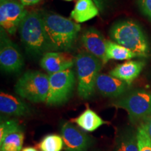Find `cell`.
<instances>
[{"label":"cell","mask_w":151,"mask_h":151,"mask_svg":"<svg viewBox=\"0 0 151 151\" xmlns=\"http://www.w3.org/2000/svg\"><path fill=\"white\" fill-rule=\"evenodd\" d=\"M99 12L92 0H77L70 16L76 23H82L94 18L99 15Z\"/></svg>","instance_id":"16"},{"label":"cell","mask_w":151,"mask_h":151,"mask_svg":"<svg viewBox=\"0 0 151 151\" xmlns=\"http://www.w3.org/2000/svg\"><path fill=\"white\" fill-rule=\"evenodd\" d=\"M0 65L1 69L6 73L18 72L24 65L23 57L18 47L2 29L0 38Z\"/></svg>","instance_id":"9"},{"label":"cell","mask_w":151,"mask_h":151,"mask_svg":"<svg viewBox=\"0 0 151 151\" xmlns=\"http://www.w3.org/2000/svg\"><path fill=\"white\" fill-rule=\"evenodd\" d=\"M115 151H139L137 134L124 133L117 138Z\"/></svg>","instance_id":"20"},{"label":"cell","mask_w":151,"mask_h":151,"mask_svg":"<svg viewBox=\"0 0 151 151\" xmlns=\"http://www.w3.org/2000/svg\"><path fill=\"white\" fill-rule=\"evenodd\" d=\"M65 1H73V0H65Z\"/></svg>","instance_id":"29"},{"label":"cell","mask_w":151,"mask_h":151,"mask_svg":"<svg viewBox=\"0 0 151 151\" xmlns=\"http://www.w3.org/2000/svg\"><path fill=\"white\" fill-rule=\"evenodd\" d=\"M24 133L22 129L9 134L0 141L1 151H20L24 141Z\"/></svg>","instance_id":"19"},{"label":"cell","mask_w":151,"mask_h":151,"mask_svg":"<svg viewBox=\"0 0 151 151\" xmlns=\"http://www.w3.org/2000/svg\"><path fill=\"white\" fill-rule=\"evenodd\" d=\"M139 5L145 16L151 20V0H140Z\"/></svg>","instance_id":"24"},{"label":"cell","mask_w":151,"mask_h":151,"mask_svg":"<svg viewBox=\"0 0 151 151\" xmlns=\"http://www.w3.org/2000/svg\"><path fill=\"white\" fill-rule=\"evenodd\" d=\"M75 65L78 77V93L82 99H90L95 92L96 81L102 62L88 52H81L76 56Z\"/></svg>","instance_id":"4"},{"label":"cell","mask_w":151,"mask_h":151,"mask_svg":"<svg viewBox=\"0 0 151 151\" xmlns=\"http://www.w3.org/2000/svg\"><path fill=\"white\" fill-rule=\"evenodd\" d=\"M81 41L87 52L98 58L103 65L109 61L106 58V40L99 31L93 27L86 29Z\"/></svg>","instance_id":"11"},{"label":"cell","mask_w":151,"mask_h":151,"mask_svg":"<svg viewBox=\"0 0 151 151\" xmlns=\"http://www.w3.org/2000/svg\"><path fill=\"white\" fill-rule=\"evenodd\" d=\"M137 57V54L125 47L114 41L106 40V58L108 60H127Z\"/></svg>","instance_id":"18"},{"label":"cell","mask_w":151,"mask_h":151,"mask_svg":"<svg viewBox=\"0 0 151 151\" xmlns=\"http://www.w3.org/2000/svg\"><path fill=\"white\" fill-rule=\"evenodd\" d=\"M97 6L100 12H104L108 6L110 0H92Z\"/></svg>","instance_id":"25"},{"label":"cell","mask_w":151,"mask_h":151,"mask_svg":"<svg viewBox=\"0 0 151 151\" xmlns=\"http://www.w3.org/2000/svg\"><path fill=\"white\" fill-rule=\"evenodd\" d=\"M0 111L9 116L20 117L30 114L32 109L22 99L1 92L0 94Z\"/></svg>","instance_id":"14"},{"label":"cell","mask_w":151,"mask_h":151,"mask_svg":"<svg viewBox=\"0 0 151 151\" xmlns=\"http://www.w3.org/2000/svg\"><path fill=\"white\" fill-rule=\"evenodd\" d=\"M27 13L17 0H0L1 29L9 35H14Z\"/></svg>","instance_id":"8"},{"label":"cell","mask_w":151,"mask_h":151,"mask_svg":"<svg viewBox=\"0 0 151 151\" xmlns=\"http://www.w3.org/2000/svg\"><path fill=\"white\" fill-rule=\"evenodd\" d=\"M39 147L41 151H61L64 147V142L62 137L51 134L43 138Z\"/></svg>","instance_id":"21"},{"label":"cell","mask_w":151,"mask_h":151,"mask_svg":"<svg viewBox=\"0 0 151 151\" xmlns=\"http://www.w3.org/2000/svg\"><path fill=\"white\" fill-rule=\"evenodd\" d=\"M130 85L111 75L101 73L96 81V89L101 95L108 97H118L129 88Z\"/></svg>","instance_id":"13"},{"label":"cell","mask_w":151,"mask_h":151,"mask_svg":"<svg viewBox=\"0 0 151 151\" xmlns=\"http://www.w3.org/2000/svg\"><path fill=\"white\" fill-rule=\"evenodd\" d=\"M22 151H38L37 149L32 148V147H27V148H24L22 150Z\"/></svg>","instance_id":"28"},{"label":"cell","mask_w":151,"mask_h":151,"mask_svg":"<svg viewBox=\"0 0 151 151\" xmlns=\"http://www.w3.org/2000/svg\"><path fill=\"white\" fill-rule=\"evenodd\" d=\"M145 65L146 63L143 60H129L113 69L109 75L131 85L132 81L140 74Z\"/></svg>","instance_id":"15"},{"label":"cell","mask_w":151,"mask_h":151,"mask_svg":"<svg viewBox=\"0 0 151 151\" xmlns=\"http://www.w3.org/2000/svg\"><path fill=\"white\" fill-rule=\"evenodd\" d=\"M49 92L48 106H60L67 102L74 90L75 74L71 69L48 74Z\"/></svg>","instance_id":"7"},{"label":"cell","mask_w":151,"mask_h":151,"mask_svg":"<svg viewBox=\"0 0 151 151\" xmlns=\"http://www.w3.org/2000/svg\"><path fill=\"white\" fill-rule=\"evenodd\" d=\"M137 138L139 151H151V140L142 123L137 129Z\"/></svg>","instance_id":"22"},{"label":"cell","mask_w":151,"mask_h":151,"mask_svg":"<svg viewBox=\"0 0 151 151\" xmlns=\"http://www.w3.org/2000/svg\"><path fill=\"white\" fill-rule=\"evenodd\" d=\"M61 137L66 151H86L91 143L86 133L69 122L62 125Z\"/></svg>","instance_id":"10"},{"label":"cell","mask_w":151,"mask_h":151,"mask_svg":"<svg viewBox=\"0 0 151 151\" xmlns=\"http://www.w3.org/2000/svg\"><path fill=\"white\" fill-rule=\"evenodd\" d=\"M19 96L34 103L46 101L49 92L48 76L38 71H27L15 85Z\"/></svg>","instance_id":"5"},{"label":"cell","mask_w":151,"mask_h":151,"mask_svg":"<svg viewBox=\"0 0 151 151\" xmlns=\"http://www.w3.org/2000/svg\"><path fill=\"white\" fill-rule=\"evenodd\" d=\"M41 0H20V3L24 6H32L37 4Z\"/></svg>","instance_id":"27"},{"label":"cell","mask_w":151,"mask_h":151,"mask_svg":"<svg viewBox=\"0 0 151 151\" xmlns=\"http://www.w3.org/2000/svg\"><path fill=\"white\" fill-rule=\"evenodd\" d=\"M113 105L127 111L132 122H144L151 115V93L145 90H134Z\"/></svg>","instance_id":"6"},{"label":"cell","mask_w":151,"mask_h":151,"mask_svg":"<svg viewBox=\"0 0 151 151\" xmlns=\"http://www.w3.org/2000/svg\"><path fill=\"white\" fill-rule=\"evenodd\" d=\"M19 130H21V128L16 120L1 122L0 125V141L2 140L6 135Z\"/></svg>","instance_id":"23"},{"label":"cell","mask_w":151,"mask_h":151,"mask_svg":"<svg viewBox=\"0 0 151 151\" xmlns=\"http://www.w3.org/2000/svg\"><path fill=\"white\" fill-rule=\"evenodd\" d=\"M74 122L81 129L87 132H93L106 123L101 117L90 109H87L78 118L74 119Z\"/></svg>","instance_id":"17"},{"label":"cell","mask_w":151,"mask_h":151,"mask_svg":"<svg viewBox=\"0 0 151 151\" xmlns=\"http://www.w3.org/2000/svg\"><path fill=\"white\" fill-rule=\"evenodd\" d=\"M73 65L75 58L65 52H47L43 55L40 62L41 67L48 74L70 69Z\"/></svg>","instance_id":"12"},{"label":"cell","mask_w":151,"mask_h":151,"mask_svg":"<svg viewBox=\"0 0 151 151\" xmlns=\"http://www.w3.org/2000/svg\"><path fill=\"white\" fill-rule=\"evenodd\" d=\"M111 39L132 50L140 58H147L150 52V45L143 29L132 20L118 21L110 29Z\"/></svg>","instance_id":"3"},{"label":"cell","mask_w":151,"mask_h":151,"mask_svg":"<svg viewBox=\"0 0 151 151\" xmlns=\"http://www.w3.org/2000/svg\"><path fill=\"white\" fill-rule=\"evenodd\" d=\"M18 32L22 44L30 55L38 56L49 52L41 13L28 11Z\"/></svg>","instance_id":"2"},{"label":"cell","mask_w":151,"mask_h":151,"mask_svg":"<svg viewBox=\"0 0 151 151\" xmlns=\"http://www.w3.org/2000/svg\"><path fill=\"white\" fill-rule=\"evenodd\" d=\"M49 51L65 52L72 48L81 31L80 24L52 12H41Z\"/></svg>","instance_id":"1"},{"label":"cell","mask_w":151,"mask_h":151,"mask_svg":"<svg viewBox=\"0 0 151 151\" xmlns=\"http://www.w3.org/2000/svg\"><path fill=\"white\" fill-rule=\"evenodd\" d=\"M142 124H143V127H144L148 137H150L151 140V115L148 117V118L146 120L142 122Z\"/></svg>","instance_id":"26"}]
</instances>
